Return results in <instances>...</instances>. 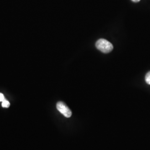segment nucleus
Segmentation results:
<instances>
[{
	"label": "nucleus",
	"instance_id": "f257e3e1",
	"mask_svg": "<svg viewBox=\"0 0 150 150\" xmlns=\"http://www.w3.org/2000/svg\"><path fill=\"white\" fill-rule=\"evenodd\" d=\"M96 48L103 53L107 54L112 51V44L105 39H100L96 43Z\"/></svg>",
	"mask_w": 150,
	"mask_h": 150
},
{
	"label": "nucleus",
	"instance_id": "f03ea898",
	"mask_svg": "<svg viewBox=\"0 0 150 150\" xmlns=\"http://www.w3.org/2000/svg\"><path fill=\"white\" fill-rule=\"evenodd\" d=\"M56 107L57 110L59 112L62 113L64 117L67 118H69L72 116V112L70 110L68 106L63 102L59 101L57 102L56 105Z\"/></svg>",
	"mask_w": 150,
	"mask_h": 150
},
{
	"label": "nucleus",
	"instance_id": "7ed1b4c3",
	"mask_svg": "<svg viewBox=\"0 0 150 150\" xmlns=\"http://www.w3.org/2000/svg\"><path fill=\"white\" fill-rule=\"evenodd\" d=\"M10 103L8 102L7 100H5L4 101L2 102V106L3 107H5V108H8L10 107Z\"/></svg>",
	"mask_w": 150,
	"mask_h": 150
},
{
	"label": "nucleus",
	"instance_id": "20e7f679",
	"mask_svg": "<svg viewBox=\"0 0 150 150\" xmlns=\"http://www.w3.org/2000/svg\"><path fill=\"white\" fill-rule=\"evenodd\" d=\"M145 81H146V82L150 85V71H149V72L147 73V74L145 76Z\"/></svg>",
	"mask_w": 150,
	"mask_h": 150
},
{
	"label": "nucleus",
	"instance_id": "39448f33",
	"mask_svg": "<svg viewBox=\"0 0 150 150\" xmlns=\"http://www.w3.org/2000/svg\"><path fill=\"white\" fill-rule=\"evenodd\" d=\"M5 100V98L4 95L2 93H0V102H2V101H4Z\"/></svg>",
	"mask_w": 150,
	"mask_h": 150
},
{
	"label": "nucleus",
	"instance_id": "423d86ee",
	"mask_svg": "<svg viewBox=\"0 0 150 150\" xmlns=\"http://www.w3.org/2000/svg\"><path fill=\"white\" fill-rule=\"evenodd\" d=\"M131 1L134 2H139L140 0H131Z\"/></svg>",
	"mask_w": 150,
	"mask_h": 150
}]
</instances>
